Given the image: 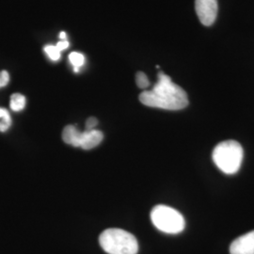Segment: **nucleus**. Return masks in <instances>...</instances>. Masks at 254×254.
I'll return each mask as SVG.
<instances>
[{
  "label": "nucleus",
  "instance_id": "nucleus-1",
  "mask_svg": "<svg viewBox=\"0 0 254 254\" xmlns=\"http://www.w3.org/2000/svg\"><path fill=\"white\" fill-rule=\"evenodd\" d=\"M139 101L147 107L167 110H180L189 105L187 92L163 72L158 73V80L152 90L140 93Z\"/></svg>",
  "mask_w": 254,
  "mask_h": 254
},
{
  "label": "nucleus",
  "instance_id": "nucleus-2",
  "mask_svg": "<svg viewBox=\"0 0 254 254\" xmlns=\"http://www.w3.org/2000/svg\"><path fill=\"white\" fill-rule=\"evenodd\" d=\"M102 249L109 254H136L138 244L136 237L125 230L111 228L99 237Z\"/></svg>",
  "mask_w": 254,
  "mask_h": 254
},
{
  "label": "nucleus",
  "instance_id": "nucleus-3",
  "mask_svg": "<svg viewBox=\"0 0 254 254\" xmlns=\"http://www.w3.org/2000/svg\"><path fill=\"white\" fill-rule=\"evenodd\" d=\"M243 155V148L239 142L236 140H226L215 147L212 158L222 173L235 174L240 170Z\"/></svg>",
  "mask_w": 254,
  "mask_h": 254
},
{
  "label": "nucleus",
  "instance_id": "nucleus-4",
  "mask_svg": "<svg viewBox=\"0 0 254 254\" xmlns=\"http://www.w3.org/2000/svg\"><path fill=\"white\" fill-rule=\"evenodd\" d=\"M151 219L154 227L166 234H179L186 226L185 218L180 212L163 204L154 206L151 212Z\"/></svg>",
  "mask_w": 254,
  "mask_h": 254
},
{
  "label": "nucleus",
  "instance_id": "nucleus-5",
  "mask_svg": "<svg viewBox=\"0 0 254 254\" xmlns=\"http://www.w3.org/2000/svg\"><path fill=\"white\" fill-rule=\"evenodd\" d=\"M218 9V0H195V9L203 26L209 27L214 24Z\"/></svg>",
  "mask_w": 254,
  "mask_h": 254
},
{
  "label": "nucleus",
  "instance_id": "nucleus-6",
  "mask_svg": "<svg viewBox=\"0 0 254 254\" xmlns=\"http://www.w3.org/2000/svg\"><path fill=\"white\" fill-rule=\"evenodd\" d=\"M231 254H254V231L239 236L230 246Z\"/></svg>",
  "mask_w": 254,
  "mask_h": 254
},
{
  "label": "nucleus",
  "instance_id": "nucleus-7",
  "mask_svg": "<svg viewBox=\"0 0 254 254\" xmlns=\"http://www.w3.org/2000/svg\"><path fill=\"white\" fill-rule=\"evenodd\" d=\"M103 138L104 135L99 130H86L84 132H81L79 147L84 150H91L99 145Z\"/></svg>",
  "mask_w": 254,
  "mask_h": 254
},
{
  "label": "nucleus",
  "instance_id": "nucleus-8",
  "mask_svg": "<svg viewBox=\"0 0 254 254\" xmlns=\"http://www.w3.org/2000/svg\"><path fill=\"white\" fill-rule=\"evenodd\" d=\"M80 137L81 132L73 126H68L65 127L63 132V139L69 145L73 147H79L80 145Z\"/></svg>",
  "mask_w": 254,
  "mask_h": 254
},
{
  "label": "nucleus",
  "instance_id": "nucleus-9",
  "mask_svg": "<svg viewBox=\"0 0 254 254\" xmlns=\"http://www.w3.org/2000/svg\"><path fill=\"white\" fill-rule=\"evenodd\" d=\"M26 103H27L26 97L20 93H14L10 96L9 106H10V109L15 112H18L25 109Z\"/></svg>",
  "mask_w": 254,
  "mask_h": 254
},
{
  "label": "nucleus",
  "instance_id": "nucleus-10",
  "mask_svg": "<svg viewBox=\"0 0 254 254\" xmlns=\"http://www.w3.org/2000/svg\"><path fill=\"white\" fill-rule=\"evenodd\" d=\"M11 126V118L7 109L0 108V132H6Z\"/></svg>",
  "mask_w": 254,
  "mask_h": 254
},
{
  "label": "nucleus",
  "instance_id": "nucleus-11",
  "mask_svg": "<svg viewBox=\"0 0 254 254\" xmlns=\"http://www.w3.org/2000/svg\"><path fill=\"white\" fill-rule=\"evenodd\" d=\"M69 60H70V63L73 66L74 72H76V73L79 71V68L83 66V64H85L84 56L78 52H72L69 56Z\"/></svg>",
  "mask_w": 254,
  "mask_h": 254
},
{
  "label": "nucleus",
  "instance_id": "nucleus-12",
  "mask_svg": "<svg viewBox=\"0 0 254 254\" xmlns=\"http://www.w3.org/2000/svg\"><path fill=\"white\" fill-rule=\"evenodd\" d=\"M136 83L139 89H147L150 86V81L145 73L137 72L136 74Z\"/></svg>",
  "mask_w": 254,
  "mask_h": 254
},
{
  "label": "nucleus",
  "instance_id": "nucleus-13",
  "mask_svg": "<svg viewBox=\"0 0 254 254\" xmlns=\"http://www.w3.org/2000/svg\"><path fill=\"white\" fill-rule=\"evenodd\" d=\"M46 54L54 62H57L61 58V52L57 49L56 46H46L45 47Z\"/></svg>",
  "mask_w": 254,
  "mask_h": 254
},
{
  "label": "nucleus",
  "instance_id": "nucleus-14",
  "mask_svg": "<svg viewBox=\"0 0 254 254\" xmlns=\"http://www.w3.org/2000/svg\"><path fill=\"white\" fill-rule=\"evenodd\" d=\"M9 81V74L7 71L0 72V88L7 86Z\"/></svg>",
  "mask_w": 254,
  "mask_h": 254
},
{
  "label": "nucleus",
  "instance_id": "nucleus-15",
  "mask_svg": "<svg viewBox=\"0 0 254 254\" xmlns=\"http://www.w3.org/2000/svg\"><path fill=\"white\" fill-rule=\"evenodd\" d=\"M98 124V121L97 119L94 118V117H91V118L88 119L87 122H86V130H92L94 129L95 127L97 126Z\"/></svg>",
  "mask_w": 254,
  "mask_h": 254
},
{
  "label": "nucleus",
  "instance_id": "nucleus-16",
  "mask_svg": "<svg viewBox=\"0 0 254 254\" xmlns=\"http://www.w3.org/2000/svg\"><path fill=\"white\" fill-rule=\"evenodd\" d=\"M68 46H69V43H68L67 41H62V42H60V43H58V44L56 45L57 49H58L60 52L64 50V49H66Z\"/></svg>",
  "mask_w": 254,
  "mask_h": 254
},
{
  "label": "nucleus",
  "instance_id": "nucleus-17",
  "mask_svg": "<svg viewBox=\"0 0 254 254\" xmlns=\"http://www.w3.org/2000/svg\"><path fill=\"white\" fill-rule=\"evenodd\" d=\"M60 38L63 40V41H66V33L63 31V32H61V34H60Z\"/></svg>",
  "mask_w": 254,
  "mask_h": 254
}]
</instances>
